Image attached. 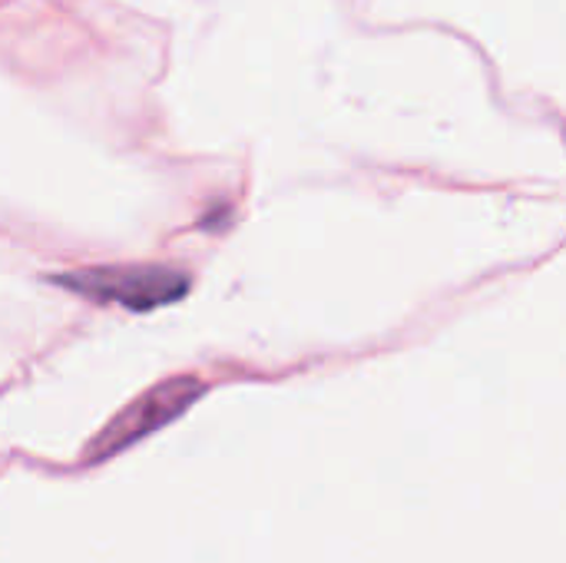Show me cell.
<instances>
[{
  "label": "cell",
  "instance_id": "obj_1",
  "mask_svg": "<svg viewBox=\"0 0 566 563\" xmlns=\"http://www.w3.org/2000/svg\"><path fill=\"white\" fill-rule=\"evenodd\" d=\"M56 285L70 289L73 295L123 305L129 312H153L169 302L186 299L192 275L179 265L149 262V265H96L76 269L66 275H53Z\"/></svg>",
  "mask_w": 566,
  "mask_h": 563
},
{
  "label": "cell",
  "instance_id": "obj_2",
  "mask_svg": "<svg viewBox=\"0 0 566 563\" xmlns=\"http://www.w3.org/2000/svg\"><path fill=\"white\" fill-rule=\"evenodd\" d=\"M206 392V385L192 375H182V378H172V382H163L156 385L153 392H146L143 398H136L123 415H116L86 448V461L96 465V461H106L119 451H126L129 445L149 438L153 431H159L163 425L176 421L199 395Z\"/></svg>",
  "mask_w": 566,
  "mask_h": 563
}]
</instances>
